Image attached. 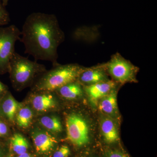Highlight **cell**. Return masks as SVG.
I'll return each instance as SVG.
<instances>
[{"label": "cell", "mask_w": 157, "mask_h": 157, "mask_svg": "<svg viewBox=\"0 0 157 157\" xmlns=\"http://www.w3.org/2000/svg\"><path fill=\"white\" fill-rule=\"evenodd\" d=\"M21 32L20 41L24 45L25 53L36 60L48 61L54 67L58 65V48L65 36L54 14L32 13L26 19Z\"/></svg>", "instance_id": "1"}, {"label": "cell", "mask_w": 157, "mask_h": 157, "mask_svg": "<svg viewBox=\"0 0 157 157\" xmlns=\"http://www.w3.org/2000/svg\"><path fill=\"white\" fill-rule=\"evenodd\" d=\"M84 67L77 64L57 65L45 71L34 82L35 91L53 92L69 82L76 81Z\"/></svg>", "instance_id": "2"}, {"label": "cell", "mask_w": 157, "mask_h": 157, "mask_svg": "<svg viewBox=\"0 0 157 157\" xmlns=\"http://www.w3.org/2000/svg\"><path fill=\"white\" fill-rule=\"evenodd\" d=\"M45 71L44 65L32 61L16 52L11 58L8 70L11 83L17 90L30 85L37 75Z\"/></svg>", "instance_id": "3"}, {"label": "cell", "mask_w": 157, "mask_h": 157, "mask_svg": "<svg viewBox=\"0 0 157 157\" xmlns=\"http://www.w3.org/2000/svg\"><path fill=\"white\" fill-rule=\"evenodd\" d=\"M104 66L107 74L117 83L123 84L137 82L136 75L138 68L118 52L112 55Z\"/></svg>", "instance_id": "4"}, {"label": "cell", "mask_w": 157, "mask_h": 157, "mask_svg": "<svg viewBox=\"0 0 157 157\" xmlns=\"http://www.w3.org/2000/svg\"><path fill=\"white\" fill-rule=\"evenodd\" d=\"M67 140L76 147L84 148L90 143L89 125L82 116L73 113L66 117Z\"/></svg>", "instance_id": "5"}, {"label": "cell", "mask_w": 157, "mask_h": 157, "mask_svg": "<svg viewBox=\"0 0 157 157\" xmlns=\"http://www.w3.org/2000/svg\"><path fill=\"white\" fill-rule=\"evenodd\" d=\"M21 32L14 25L0 27V74L8 72L14 52L16 42L20 40Z\"/></svg>", "instance_id": "6"}, {"label": "cell", "mask_w": 157, "mask_h": 157, "mask_svg": "<svg viewBox=\"0 0 157 157\" xmlns=\"http://www.w3.org/2000/svg\"><path fill=\"white\" fill-rule=\"evenodd\" d=\"M31 137L37 152L47 154L52 151L56 146L57 140L50 132L39 128L34 129Z\"/></svg>", "instance_id": "7"}, {"label": "cell", "mask_w": 157, "mask_h": 157, "mask_svg": "<svg viewBox=\"0 0 157 157\" xmlns=\"http://www.w3.org/2000/svg\"><path fill=\"white\" fill-rule=\"evenodd\" d=\"M101 135L104 143L107 145L117 144L120 141L117 121L101 113L100 118Z\"/></svg>", "instance_id": "8"}, {"label": "cell", "mask_w": 157, "mask_h": 157, "mask_svg": "<svg viewBox=\"0 0 157 157\" xmlns=\"http://www.w3.org/2000/svg\"><path fill=\"white\" fill-rule=\"evenodd\" d=\"M109 80L108 74L103 64L91 68H85L77 80L83 86H88Z\"/></svg>", "instance_id": "9"}, {"label": "cell", "mask_w": 157, "mask_h": 157, "mask_svg": "<svg viewBox=\"0 0 157 157\" xmlns=\"http://www.w3.org/2000/svg\"><path fill=\"white\" fill-rule=\"evenodd\" d=\"M33 95L31 103L35 111L45 113L53 110L57 106V102L52 92L38 91Z\"/></svg>", "instance_id": "10"}, {"label": "cell", "mask_w": 157, "mask_h": 157, "mask_svg": "<svg viewBox=\"0 0 157 157\" xmlns=\"http://www.w3.org/2000/svg\"><path fill=\"white\" fill-rule=\"evenodd\" d=\"M116 87V82L109 80L92 85L83 86V89L90 104L93 107H96L98 106V102L101 98Z\"/></svg>", "instance_id": "11"}, {"label": "cell", "mask_w": 157, "mask_h": 157, "mask_svg": "<svg viewBox=\"0 0 157 157\" xmlns=\"http://www.w3.org/2000/svg\"><path fill=\"white\" fill-rule=\"evenodd\" d=\"M117 87L100 99L98 106L101 113L113 119H119L120 114L117 104Z\"/></svg>", "instance_id": "12"}, {"label": "cell", "mask_w": 157, "mask_h": 157, "mask_svg": "<svg viewBox=\"0 0 157 157\" xmlns=\"http://www.w3.org/2000/svg\"><path fill=\"white\" fill-rule=\"evenodd\" d=\"M21 105L11 93L7 91L0 100V117L13 122L17 110Z\"/></svg>", "instance_id": "13"}, {"label": "cell", "mask_w": 157, "mask_h": 157, "mask_svg": "<svg viewBox=\"0 0 157 157\" xmlns=\"http://www.w3.org/2000/svg\"><path fill=\"white\" fill-rule=\"evenodd\" d=\"M55 91L60 96L69 100L78 99L84 92L83 86L77 80L69 82Z\"/></svg>", "instance_id": "14"}, {"label": "cell", "mask_w": 157, "mask_h": 157, "mask_svg": "<svg viewBox=\"0 0 157 157\" xmlns=\"http://www.w3.org/2000/svg\"><path fill=\"white\" fill-rule=\"evenodd\" d=\"M33 116V111L31 107L21 104L16 113L15 121L20 128H27L30 125Z\"/></svg>", "instance_id": "15"}, {"label": "cell", "mask_w": 157, "mask_h": 157, "mask_svg": "<svg viewBox=\"0 0 157 157\" xmlns=\"http://www.w3.org/2000/svg\"><path fill=\"white\" fill-rule=\"evenodd\" d=\"M39 123L46 131L50 133L57 134L63 131L61 121L56 116H42L39 119Z\"/></svg>", "instance_id": "16"}, {"label": "cell", "mask_w": 157, "mask_h": 157, "mask_svg": "<svg viewBox=\"0 0 157 157\" xmlns=\"http://www.w3.org/2000/svg\"><path fill=\"white\" fill-rule=\"evenodd\" d=\"M10 145L12 151L17 155L27 152L29 148V143L23 135L15 133L10 139Z\"/></svg>", "instance_id": "17"}, {"label": "cell", "mask_w": 157, "mask_h": 157, "mask_svg": "<svg viewBox=\"0 0 157 157\" xmlns=\"http://www.w3.org/2000/svg\"><path fill=\"white\" fill-rule=\"evenodd\" d=\"M104 157H130L129 155L121 149L107 147L105 150Z\"/></svg>", "instance_id": "18"}, {"label": "cell", "mask_w": 157, "mask_h": 157, "mask_svg": "<svg viewBox=\"0 0 157 157\" xmlns=\"http://www.w3.org/2000/svg\"><path fill=\"white\" fill-rule=\"evenodd\" d=\"M10 21L9 12L0 1V27L8 24Z\"/></svg>", "instance_id": "19"}, {"label": "cell", "mask_w": 157, "mask_h": 157, "mask_svg": "<svg viewBox=\"0 0 157 157\" xmlns=\"http://www.w3.org/2000/svg\"><path fill=\"white\" fill-rule=\"evenodd\" d=\"M71 154V151L69 146L63 145L54 153L53 157H69Z\"/></svg>", "instance_id": "20"}, {"label": "cell", "mask_w": 157, "mask_h": 157, "mask_svg": "<svg viewBox=\"0 0 157 157\" xmlns=\"http://www.w3.org/2000/svg\"><path fill=\"white\" fill-rule=\"evenodd\" d=\"M9 129L5 122L0 120V137L6 136L9 134Z\"/></svg>", "instance_id": "21"}, {"label": "cell", "mask_w": 157, "mask_h": 157, "mask_svg": "<svg viewBox=\"0 0 157 157\" xmlns=\"http://www.w3.org/2000/svg\"><path fill=\"white\" fill-rule=\"evenodd\" d=\"M7 91H8L7 86L0 81V100Z\"/></svg>", "instance_id": "22"}, {"label": "cell", "mask_w": 157, "mask_h": 157, "mask_svg": "<svg viewBox=\"0 0 157 157\" xmlns=\"http://www.w3.org/2000/svg\"><path fill=\"white\" fill-rule=\"evenodd\" d=\"M32 157L30 154L27 152L24 153L22 154L18 155L17 157Z\"/></svg>", "instance_id": "23"}, {"label": "cell", "mask_w": 157, "mask_h": 157, "mask_svg": "<svg viewBox=\"0 0 157 157\" xmlns=\"http://www.w3.org/2000/svg\"><path fill=\"white\" fill-rule=\"evenodd\" d=\"M0 1H1V2L2 3L4 6L6 7V6H7V5H8L9 0H0Z\"/></svg>", "instance_id": "24"}, {"label": "cell", "mask_w": 157, "mask_h": 157, "mask_svg": "<svg viewBox=\"0 0 157 157\" xmlns=\"http://www.w3.org/2000/svg\"><path fill=\"white\" fill-rule=\"evenodd\" d=\"M6 157H12L11 156V155H9V156H8Z\"/></svg>", "instance_id": "25"}, {"label": "cell", "mask_w": 157, "mask_h": 157, "mask_svg": "<svg viewBox=\"0 0 157 157\" xmlns=\"http://www.w3.org/2000/svg\"><path fill=\"white\" fill-rule=\"evenodd\" d=\"M1 150H0V157H1Z\"/></svg>", "instance_id": "26"}]
</instances>
